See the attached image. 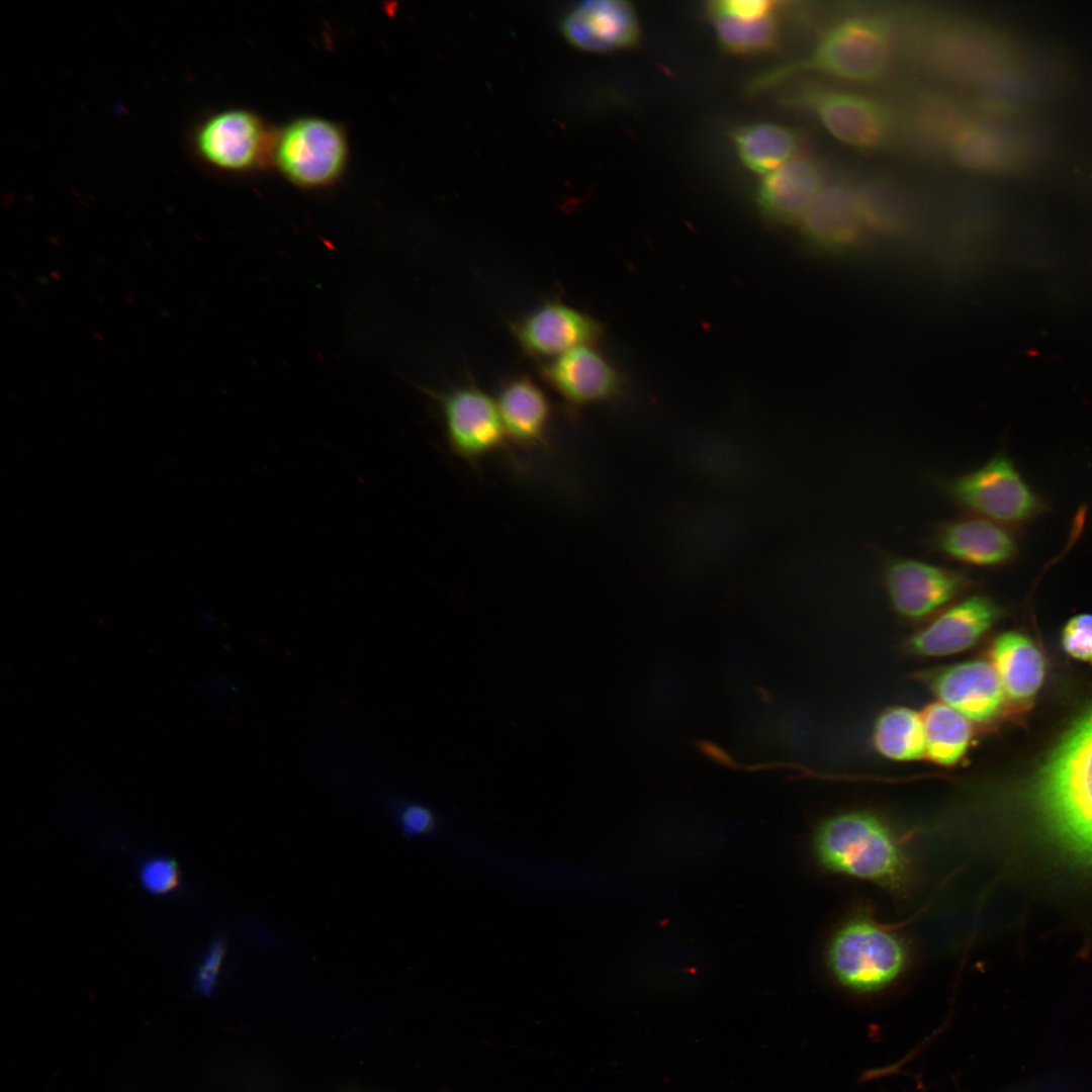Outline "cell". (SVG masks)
Instances as JSON below:
<instances>
[{
	"instance_id": "1",
	"label": "cell",
	"mask_w": 1092,
	"mask_h": 1092,
	"mask_svg": "<svg viewBox=\"0 0 1092 1092\" xmlns=\"http://www.w3.org/2000/svg\"><path fill=\"white\" fill-rule=\"evenodd\" d=\"M809 856L822 873L871 884L898 903L913 898L919 874L908 833L870 810H847L818 821Z\"/></svg>"
},
{
	"instance_id": "2",
	"label": "cell",
	"mask_w": 1092,
	"mask_h": 1092,
	"mask_svg": "<svg viewBox=\"0 0 1092 1092\" xmlns=\"http://www.w3.org/2000/svg\"><path fill=\"white\" fill-rule=\"evenodd\" d=\"M910 938L882 921L873 906L857 903L828 935L823 963L834 981L856 994L882 992L898 982L913 963Z\"/></svg>"
},
{
	"instance_id": "3",
	"label": "cell",
	"mask_w": 1092,
	"mask_h": 1092,
	"mask_svg": "<svg viewBox=\"0 0 1092 1092\" xmlns=\"http://www.w3.org/2000/svg\"><path fill=\"white\" fill-rule=\"evenodd\" d=\"M1037 798L1061 837L1092 860V709L1070 729L1044 764Z\"/></svg>"
},
{
	"instance_id": "4",
	"label": "cell",
	"mask_w": 1092,
	"mask_h": 1092,
	"mask_svg": "<svg viewBox=\"0 0 1092 1092\" xmlns=\"http://www.w3.org/2000/svg\"><path fill=\"white\" fill-rule=\"evenodd\" d=\"M892 40L890 17L881 14L847 16L824 32L807 59L771 71L755 84L767 86L801 70H815L848 81H874L888 67Z\"/></svg>"
},
{
	"instance_id": "5",
	"label": "cell",
	"mask_w": 1092,
	"mask_h": 1092,
	"mask_svg": "<svg viewBox=\"0 0 1092 1092\" xmlns=\"http://www.w3.org/2000/svg\"><path fill=\"white\" fill-rule=\"evenodd\" d=\"M348 149L346 132L339 123L304 116L274 133L271 160L292 184L318 189L341 177L348 162Z\"/></svg>"
},
{
	"instance_id": "6",
	"label": "cell",
	"mask_w": 1092,
	"mask_h": 1092,
	"mask_svg": "<svg viewBox=\"0 0 1092 1092\" xmlns=\"http://www.w3.org/2000/svg\"><path fill=\"white\" fill-rule=\"evenodd\" d=\"M273 135L258 114L245 108H228L196 122L189 134V147L202 166L238 175L271 160Z\"/></svg>"
},
{
	"instance_id": "7",
	"label": "cell",
	"mask_w": 1092,
	"mask_h": 1092,
	"mask_svg": "<svg viewBox=\"0 0 1092 1092\" xmlns=\"http://www.w3.org/2000/svg\"><path fill=\"white\" fill-rule=\"evenodd\" d=\"M914 53L940 81L976 86L985 75L986 39L975 21L951 14H932L916 21Z\"/></svg>"
},
{
	"instance_id": "8",
	"label": "cell",
	"mask_w": 1092,
	"mask_h": 1092,
	"mask_svg": "<svg viewBox=\"0 0 1092 1092\" xmlns=\"http://www.w3.org/2000/svg\"><path fill=\"white\" fill-rule=\"evenodd\" d=\"M942 488L958 507L1000 524L1025 522L1040 508L1034 492L1004 455L945 480Z\"/></svg>"
},
{
	"instance_id": "9",
	"label": "cell",
	"mask_w": 1092,
	"mask_h": 1092,
	"mask_svg": "<svg viewBox=\"0 0 1092 1092\" xmlns=\"http://www.w3.org/2000/svg\"><path fill=\"white\" fill-rule=\"evenodd\" d=\"M799 104L816 115L824 127L843 144L873 151L887 146L895 131L893 113L879 100L847 90L825 86L805 88Z\"/></svg>"
},
{
	"instance_id": "10",
	"label": "cell",
	"mask_w": 1092,
	"mask_h": 1092,
	"mask_svg": "<svg viewBox=\"0 0 1092 1092\" xmlns=\"http://www.w3.org/2000/svg\"><path fill=\"white\" fill-rule=\"evenodd\" d=\"M883 581L892 608L907 620H920L937 612L973 584L962 570L905 557L886 561Z\"/></svg>"
},
{
	"instance_id": "11",
	"label": "cell",
	"mask_w": 1092,
	"mask_h": 1092,
	"mask_svg": "<svg viewBox=\"0 0 1092 1092\" xmlns=\"http://www.w3.org/2000/svg\"><path fill=\"white\" fill-rule=\"evenodd\" d=\"M446 437L452 451L474 462L503 448L507 438L496 401L467 386L441 397Z\"/></svg>"
},
{
	"instance_id": "12",
	"label": "cell",
	"mask_w": 1092,
	"mask_h": 1092,
	"mask_svg": "<svg viewBox=\"0 0 1092 1092\" xmlns=\"http://www.w3.org/2000/svg\"><path fill=\"white\" fill-rule=\"evenodd\" d=\"M561 31L575 48L602 53L634 46L639 39L640 26L630 2L586 0L565 14Z\"/></svg>"
},
{
	"instance_id": "13",
	"label": "cell",
	"mask_w": 1092,
	"mask_h": 1092,
	"mask_svg": "<svg viewBox=\"0 0 1092 1092\" xmlns=\"http://www.w3.org/2000/svg\"><path fill=\"white\" fill-rule=\"evenodd\" d=\"M523 349L537 357H557L592 346L602 326L592 316L560 302H548L520 322L515 330Z\"/></svg>"
},
{
	"instance_id": "14",
	"label": "cell",
	"mask_w": 1092,
	"mask_h": 1092,
	"mask_svg": "<svg viewBox=\"0 0 1092 1092\" xmlns=\"http://www.w3.org/2000/svg\"><path fill=\"white\" fill-rule=\"evenodd\" d=\"M542 374L568 404L577 407L609 399L621 386L619 373L592 346L554 357L543 366Z\"/></svg>"
},
{
	"instance_id": "15",
	"label": "cell",
	"mask_w": 1092,
	"mask_h": 1092,
	"mask_svg": "<svg viewBox=\"0 0 1092 1092\" xmlns=\"http://www.w3.org/2000/svg\"><path fill=\"white\" fill-rule=\"evenodd\" d=\"M999 609L986 597L975 595L944 610L909 640L913 652L945 656L973 646L994 624Z\"/></svg>"
},
{
	"instance_id": "16",
	"label": "cell",
	"mask_w": 1092,
	"mask_h": 1092,
	"mask_svg": "<svg viewBox=\"0 0 1092 1092\" xmlns=\"http://www.w3.org/2000/svg\"><path fill=\"white\" fill-rule=\"evenodd\" d=\"M930 541L943 556L978 567L1003 565L1017 551L1015 540L1005 528L980 517L945 521L936 526Z\"/></svg>"
},
{
	"instance_id": "17",
	"label": "cell",
	"mask_w": 1092,
	"mask_h": 1092,
	"mask_svg": "<svg viewBox=\"0 0 1092 1092\" xmlns=\"http://www.w3.org/2000/svg\"><path fill=\"white\" fill-rule=\"evenodd\" d=\"M800 224L803 239L815 249L833 251L851 247L864 225L853 187L842 182L823 186Z\"/></svg>"
},
{
	"instance_id": "18",
	"label": "cell",
	"mask_w": 1092,
	"mask_h": 1092,
	"mask_svg": "<svg viewBox=\"0 0 1092 1092\" xmlns=\"http://www.w3.org/2000/svg\"><path fill=\"white\" fill-rule=\"evenodd\" d=\"M822 187L823 177L817 164L806 158H793L765 174L756 192V202L766 219L789 224L800 221Z\"/></svg>"
},
{
	"instance_id": "19",
	"label": "cell",
	"mask_w": 1092,
	"mask_h": 1092,
	"mask_svg": "<svg viewBox=\"0 0 1092 1092\" xmlns=\"http://www.w3.org/2000/svg\"><path fill=\"white\" fill-rule=\"evenodd\" d=\"M933 692L967 719L985 721L1001 708L1004 691L992 664L974 660L947 666L931 681Z\"/></svg>"
},
{
	"instance_id": "20",
	"label": "cell",
	"mask_w": 1092,
	"mask_h": 1092,
	"mask_svg": "<svg viewBox=\"0 0 1092 1092\" xmlns=\"http://www.w3.org/2000/svg\"><path fill=\"white\" fill-rule=\"evenodd\" d=\"M967 111L963 101L946 92L922 90L907 100L901 120L915 145L931 153L943 154L950 133Z\"/></svg>"
},
{
	"instance_id": "21",
	"label": "cell",
	"mask_w": 1092,
	"mask_h": 1092,
	"mask_svg": "<svg viewBox=\"0 0 1092 1092\" xmlns=\"http://www.w3.org/2000/svg\"><path fill=\"white\" fill-rule=\"evenodd\" d=\"M496 404L508 439L523 447L543 443L551 410L546 394L534 381L527 377L509 381Z\"/></svg>"
},
{
	"instance_id": "22",
	"label": "cell",
	"mask_w": 1092,
	"mask_h": 1092,
	"mask_svg": "<svg viewBox=\"0 0 1092 1092\" xmlns=\"http://www.w3.org/2000/svg\"><path fill=\"white\" fill-rule=\"evenodd\" d=\"M991 657L1003 691L1010 698L1027 699L1039 689L1044 662L1037 647L1025 636L1015 632L999 635Z\"/></svg>"
},
{
	"instance_id": "23",
	"label": "cell",
	"mask_w": 1092,
	"mask_h": 1092,
	"mask_svg": "<svg viewBox=\"0 0 1092 1092\" xmlns=\"http://www.w3.org/2000/svg\"><path fill=\"white\" fill-rule=\"evenodd\" d=\"M733 140L741 162L764 175L792 160L799 147L792 129L769 122L745 124L735 130Z\"/></svg>"
},
{
	"instance_id": "24",
	"label": "cell",
	"mask_w": 1092,
	"mask_h": 1092,
	"mask_svg": "<svg viewBox=\"0 0 1092 1092\" xmlns=\"http://www.w3.org/2000/svg\"><path fill=\"white\" fill-rule=\"evenodd\" d=\"M920 716L925 755L940 765L957 763L970 745L972 728L968 719L942 702L926 706Z\"/></svg>"
},
{
	"instance_id": "25",
	"label": "cell",
	"mask_w": 1092,
	"mask_h": 1092,
	"mask_svg": "<svg viewBox=\"0 0 1092 1092\" xmlns=\"http://www.w3.org/2000/svg\"><path fill=\"white\" fill-rule=\"evenodd\" d=\"M873 740L883 756L893 760H916L925 755L921 716L906 707H892L877 719Z\"/></svg>"
},
{
	"instance_id": "26",
	"label": "cell",
	"mask_w": 1092,
	"mask_h": 1092,
	"mask_svg": "<svg viewBox=\"0 0 1092 1092\" xmlns=\"http://www.w3.org/2000/svg\"><path fill=\"white\" fill-rule=\"evenodd\" d=\"M712 19L721 48L732 55L761 54L775 48L779 39L780 25L775 12L753 20Z\"/></svg>"
},
{
	"instance_id": "27",
	"label": "cell",
	"mask_w": 1092,
	"mask_h": 1092,
	"mask_svg": "<svg viewBox=\"0 0 1092 1092\" xmlns=\"http://www.w3.org/2000/svg\"><path fill=\"white\" fill-rule=\"evenodd\" d=\"M853 190L864 225L888 232L902 225V202L889 182L881 178H868L854 186Z\"/></svg>"
},
{
	"instance_id": "28",
	"label": "cell",
	"mask_w": 1092,
	"mask_h": 1092,
	"mask_svg": "<svg viewBox=\"0 0 1092 1092\" xmlns=\"http://www.w3.org/2000/svg\"><path fill=\"white\" fill-rule=\"evenodd\" d=\"M775 10L776 3L766 0H715L707 5V11L712 18L753 20L766 16Z\"/></svg>"
},
{
	"instance_id": "29",
	"label": "cell",
	"mask_w": 1092,
	"mask_h": 1092,
	"mask_svg": "<svg viewBox=\"0 0 1092 1092\" xmlns=\"http://www.w3.org/2000/svg\"><path fill=\"white\" fill-rule=\"evenodd\" d=\"M1063 645L1071 656L1092 661V615L1082 614L1067 623L1063 632Z\"/></svg>"
},
{
	"instance_id": "30",
	"label": "cell",
	"mask_w": 1092,
	"mask_h": 1092,
	"mask_svg": "<svg viewBox=\"0 0 1092 1092\" xmlns=\"http://www.w3.org/2000/svg\"><path fill=\"white\" fill-rule=\"evenodd\" d=\"M141 880L145 888L153 893L169 892L178 884L177 866L169 858H153L144 864Z\"/></svg>"
},
{
	"instance_id": "31",
	"label": "cell",
	"mask_w": 1092,
	"mask_h": 1092,
	"mask_svg": "<svg viewBox=\"0 0 1092 1092\" xmlns=\"http://www.w3.org/2000/svg\"><path fill=\"white\" fill-rule=\"evenodd\" d=\"M223 954L224 943L221 940H216L210 946L197 973L196 987L201 993H211Z\"/></svg>"
},
{
	"instance_id": "32",
	"label": "cell",
	"mask_w": 1092,
	"mask_h": 1092,
	"mask_svg": "<svg viewBox=\"0 0 1092 1092\" xmlns=\"http://www.w3.org/2000/svg\"><path fill=\"white\" fill-rule=\"evenodd\" d=\"M399 824L404 833L421 835L432 831L435 819L427 808L420 805H406L399 813Z\"/></svg>"
}]
</instances>
